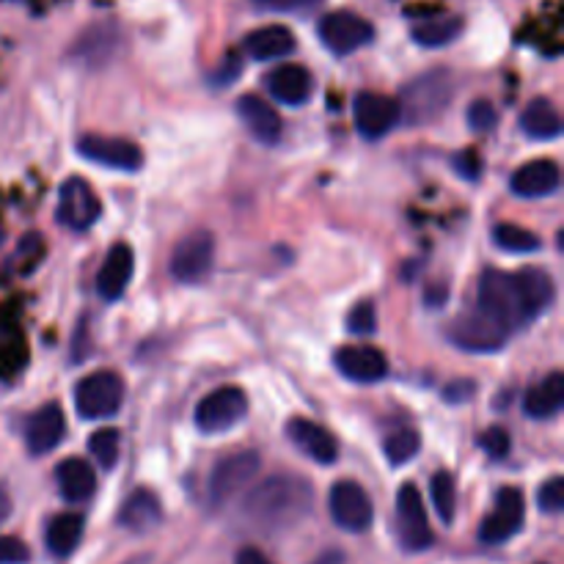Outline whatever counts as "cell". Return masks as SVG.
Segmentation results:
<instances>
[{"instance_id":"obj_40","label":"cell","mask_w":564,"mask_h":564,"mask_svg":"<svg viewBox=\"0 0 564 564\" xmlns=\"http://www.w3.org/2000/svg\"><path fill=\"white\" fill-rule=\"evenodd\" d=\"M474 394H477V386H474L471 380H455V383H449L444 389V400L455 402V405H460V402H468Z\"/></svg>"},{"instance_id":"obj_2","label":"cell","mask_w":564,"mask_h":564,"mask_svg":"<svg viewBox=\"0 0 564 564\" xmlns=\"http://www.w3.org/2000/svg\"><path fill=\"white\" fill-rule=\"evenodd\" d=\"M314 490L297 474H275L259 482L242 501V512L259 529H290L312 512Z\"/></svg>"},{"instance_id":"obj_18","label":"cell","mask_w":564,"mask_h":564,"mask_svg":"<svg viewBox=\"0 0 564 564\" xmlns=\"http://www.w3.org/2000/svg\"><path fill=\"white\" fill-rule=\"evenodd\" d=\"M66 435V419L61 405L47 402L44 408H39L36 413H31L25 422V446L31 455H50L53 449H58V444Z\"/></svg>"},{"instance_id":"obj_3","label":"cell","mask_w":564,"mask_h":564,"mask_svg":"<svg viewBox=\"0 0 564 564\" xmlns=\"http://www.w3.org/2000/svg\"><path fill=\"white\" fill-rule=\"evenodd\" d=\"M124 402V380L110 369L86 375L75 386V408L83 419L97 422V419H110L119 413Z\"/></svg>"},{"instance_id":"obj_15","label":"cell","mask_w":564,"mask_h":564,"mask_svg":"<svg viewBox=\"0 0 564 564\" xmlns=\"http://www.w3.org/2000/svg\"><path fill=\"white\" fill-rule=\"evenodd\" d=\"M375 31L364 17L352 11H330L319 20V39L336 55H350L372 42Z\"/></svg>"},{"instance_id":"obj_8","label":"cell","mask_w":564,"mask_h":564,"mask_svg":"<svg viewBox=\"0 0 564 564\" xmlns=\"http://www.w3.org/2000/svg\"><path fill=\"white\" fill-rule=\"evenodd\" d=\"M397 538H400L402 549L413 551V554L427 551L435 543L422 494L411 482L402 485L400 494H397Z\"/></svg>"},{"instance_id":"obj_42","label":"cell","mask_w":564,"mask_h":564,"mask_svg":"<svg viewBox=\"0 0 564 564\" xmlns=\"http://www.w3.org/2000/svg\"><path fill=\"white\" fill-rule=\"evenodd\" d=\"M235 564H273V562H270L268 556L262 554V551H257V549H242L240 554H237Z\"/></svg>"},{"instance_id":"obj_16","label":"cell","mask_w":564,"mask_h":564,"mask_svg":"<svg viewBox=\"0 0 564 564\" xmlns=\"http://www.w3.org/2000/svg\"><path fill=\"white\" fill-rule=\"evenodd\" d=\"M334 367L352 383H380L389 375V361L378 347L347 345L334 352Z\"/></svg>"},{"instance_id":"obj_9","label":"cell","mask_w":564,"mask_h":564,"mask_svg":"<svg viewBox=\"0 0 564 564\" xmlns=\"http://www.w3.org/2000/svg\"><path fill=\"white\" fill-rule=\"evenodd\" d=\"M262 460H259L257 452H235V455L224 457L218 466L213 468L207 482V494L213 505H226L229 499H235L240 490H246L248 485L257 479Z\"/></svg>"},{"instance_id":"obj_33","label":"cell","mask_w":564,"mask_h":564,"mask_svg":"<svg viewBox=\"0 0 564 564\" xmlns=\"http://www.w3.org/2000/svg\"><path fill=\"white\" fill-rule=\"evenodd\" d=\"M88 452H91V457L102 468H113L116 460H119V452H121L119 430H113V427L97 430V433L88 438Z\"/></svg>"},{"instance_id":"obj_6","label":"cell","mask_w":564,"mask_h":564,"mask_svg":"<svg viewBox=\"0 0 564 564\" xmlns=\"http://www.w3.org/2000/svg\"><path fill=\"white\" fill-rule=\"evenodd\" d=\"M248 413V397L246 391L237 389V386H224V389H215L213 394L204 397L196 405L193 413V422L202 433L218 435L226 430L237 427V424L246 419Z\"/></svg>"},{"instance_id":"obj_20","label":"cell","mask_w":564,"mask_h":564,"mask_svg":"<svg viewBox=\"0 0 564 564\" xmlns=\"http://www.w3.org/2000/svg\"><path fill=\"white\" fill-rule=\"evenodd\" d=\"M132 270H135V253H132V248L127 242H116L97 273L99 297L108 303L119 301L127 292V286H130Z\"/></svg>"},{"instance_id":"obj_44","label":"cell","mask_w":564,"mask_h":564,"mask_svg":"<svg viewBox=\"0 0 564 564\" xmlns=\"http://www.w3.org/2000/svg\"><path fill=\"white\" fill-rule=\"evenodd\" d=\"M3 240H6V231H3V226H0V246H3Z\"/></svg>"},{"instance_id":"obj_5","label":"cell","mask_w":564,"mask_h":564,"mask_svg":"<svg viewBox=\"0 0 564 564\" xmlns=\"http://www.w3.org/2000/svg\"><path fill=\"white\" fill-rule=\"evenodd\" d=\"M215 259V237L209 231L198 229L191 231V235L182 237L174 246L169 259L171 279L180 281V284H202L204 279L213 270Z\"/></svg>"},{"instance_id":"obj_26","label":"cell","mask_w":564,"mask_h":564,"mask_svg":"<svg viewBox=\"0 0 564 564\" xmlns=\"http://www.w3.org/2000/svg\"><path fill=\"white\" fill-rule=\"evenodd\" d=\"M295 33L284 25H264L257 28L246 36L242 47L257 61H279L295 50Z\"/></svg>"},{"instance_id":"obj_28","label":"cell","mask_w":564,"mask_h":564,"mask_svg":"<svg viewBox=\"0 0 564 564\" xmlns=\"http://www.w3.org/2000/svg\"><path fill=\"white\" fill-rule=\"evenodd\" d=\"M83 540V518L75 512H64V516H55L47 523V532H44V543H47L50 554L64 560V556L75 554V549Z\"/></svg>"},{"instance_id":"obj_37","label":"cell","mask_w":564,"mask_h":564,"mask_svg":"<svg viewBox=\"0 0 564 564\" xmlns=\"http://www.w3.org/2000/svg\"><path fill=\"white\" fill-rule=\"evenodd\" d=\"M466 119H468V127H471L474 132H490L496 124H499V113H496L494 102H488V99L471 102Z\"/></svg>"},{"instance_id":"obj_38","label":"cell","mask_w":564,"mask_h":564,"mask_svg":"<svg viewBox=\"0 0 564 564\" xmlns=\"http://www.w3.org/2000/svg\"><path fill=\"white\" fill-rule=\"evenodd\" d=\"M31 549L20 538H0V564H25Z\"/></svg>"},{"instance_id":"obj_31","label":"cell","mask_w":564,"mask_h":564,"mask_svg":"<svg viewBox=\"0 0 564 564\" xmlns=\"http://www.w3.org/2000/svg\"><path fill=\"white\" fill-rule=\"evenodd\" d=\"M494 242L507 253H534L540 251V237L534 231L523 229L518 224H499L494 226Z\"/></svg>"},{"instance_id":"obj_23","label":"cell","mask_w":564,"mask_h":564,"mask_svg":"<svg viewBox=\"0 0 564 564\" xmlns=\"http://www.w3.org/2000/svg\"><path fill=\"white\" fill-rule=\"evenodd\" d=\"M55 482H58L61 496L69 505H83L97 490V474H94L91 463L83 460V457H66L55 468Z\"/></svg>"},{"instance_id":"obj_24","label":"cell","mask_w":564,"mask_h":564,"mask_svg":"<svg viewBox=\"0 0 564 564\" xmlns=\"http://www.w3.org/2000/svg\"><path fill=\"white\" fill-rule=\"evenodd\" d=\"M160 521H163V507H160L158 496L147 488L132 490L119 510L121 527L130 529V532H135V534L152 532Z\"/></svg>"},{"instance_id":"obj_30","label":"cell","mask_w":564,"mask_h":564,"mask_svg":"<svg viewBox=\"0 0 564 564\" xmlns=\"http://www.w3.org/2000/svg\"><path fill=\"white\" fill-rule=\"evenodd\" d=\"M419 449H422V438H419L416 430L411 427L394 430V433L386 435L383 441V455L394 468H402L405 463H411L413 457L419 455Z\"/></svg>"},{"instance_id":"obj_1","label":"cell","mask_w":564,"mask_h":564,"mask_svg":"<svg viewBox=\"0 0 564 564\" xmlns=\"http://www.w3.org/2000/svg\"><path fill=\"white\" fill-rule=\"evenodd\" d=\"M556 301V286L545 270L527 268L521 273L485 270L479 279L477 308L501 325L507 334L523 330Z\"/></svg>"},{"instance_id":"obj_4","label":"cell","mask_w":564,"mask_h":564,"mask_svg":"<svg viewBox=\"0 0 564 564\" xmlns=\"http://www.w3.org/2000/svg\"><path fill=\"white\" fill-rule=\"evenodd\" d=\"M452 99V77L446 72H427L419 80L408 83L405 94H402L400 113L408 116L413 124H424L433 121L446 110Z\"/></svg>"},{"instance_id":"obj_19","label":"cell","mask_w":564,"mask_h":564,"mask_svg":"<svg viewBox=\"0 0 564 564\" xmlns=\"http://www.w3.org/2000/svg\"><path fill=\"white\" fill-rule=\"evenodd\" d=\"M264 88L270 91V97L281 105H290V108H301L308 102L314 91L312 72L301 64H281L273 72H268L264 77Z\"/></svg>"},{"instance_id":"obj_25","label":"cell","mask_w":564,"mask_h":564,"mask_svg":"<svg viewBox=\"0 0 564 564\" xmlns=\"http://www.w3.org/2000/svg\"><path fill=\"white\" fill-rule=\"evenodd\" d=\"M564 408V375L551 372L523 397V413L529 419H554Z\"/></svg>"},{"instance_id":"obj_29","label":"cell","mask_w":564,"mask_h":564,"mask_svg":"<svg viewBox=\"0 0 564 564\" xmlns=\"http://www.w3.org/2000/svg\"><path fill=\"white\" fill-rule=\"evenodd\" d=\"M463 31V22L457 17H435V20H424L413 28V39L422 47H446L455 42Z\"/></svg>"},{"instance_id":"obj_13","label":"cell","mask_w":564,"mask_h":564,"mask_svg":"<svg viewBox=\"0 0 564 564\" xmlns=\"http://www.w3.org/2000/svg\"><path fill=\"white\" fill-rule=\"evenodd\" d=\"M527 518V499L518 488H501L496 494V507L479 527V540L485 545H501L516 538Z\"/></svg>"},{"instance_id":"obj_41","label":"cell","mask_w":564,"mask_h":564,"mask_svg":"<svg viewBox=\"0 0 564 564\" xmlns=\"http://www.w3.org/2000/svg\"><path fill=\"white\" fill-rule=\"evenodd\" d=\"M253 3L273 11H297V9H312V6H317L319 0H253Z\"/></svg>"},{"instance_id":"obj_22","label":"cell","mask_w":564,"mask_h":564,"mask_svg":"<svg viewBox=\"0 0 564 564\" xmlns=\"http://www.w3.org/2000/svg\"><path fill=\"white\" fill-rule=\"evenodd\" d=\"M562 171L554 160H532L512 174L510 187L521 198H545L560 191Z\"/></svg>"},{"instance_id":"obj_14","label":"cell","mask_w":564,"mask_h":564,"mask_svg":"<svg viewBox=\"0 0 564 564\" xmlns=\"http://www.w3.org/2000/svg\"><path fill=\"white\" fill-rule=\"evenodd\" d=\"M352 119H356V130L367 141H378V138L389 135L397 121L402 119L400 102L394 97H386V94L361 91L352 99Z\"/></svg>"},{"instance_id":"obj_10","label":"cell","mask_w":564,"mask_h":564,"mask_svg":"<svg viewBox=\"0 0 564 564\" xmlns=\"http://www.w3.org/2000/svg\"><path fill=\"white\" fill-rule=\"evenodd\" d=\"M330 518H334L336 527L352 534H361L372 527V499H369V494L356 479H339L330 488Z\"/></svg>"},{"instance_id":"obj_32","label":"cell","mask_w":564,"mask_h":564,"mask_svg":"<svg viewBox=\"0 0 564 564\" xmlns=\"http://www.w3.org/2000/svg\"><path fill=\"white\" fill-rule=\"evenodd\" d=\"M430 499H433L435 512L444 523H452L457 516V485L449 471H438L430 479Z\"/></svg>"},{"instance_id":"obj_39","label":"cell","mask_w":564,"mask_h":564,"mask_svg":"<svg viewBox=\"0 0 564 564\" xmlns=\"http://www.w3.org/2000/svg\"><path fill=\"white\" fill-rule=\"evenodd\" d=\"M452 165L457 169V174L466 176V180H479V174H482V160H479L477 152H471V149H466V152L457 154L455 160H452Z\"/></svg>"},{"instance_id":"obj_36","label":"cell","mask_w":564,"mask_h":564,"mask_svg":"<svg viewBox=\"0 0 564 564\" xmlns=\"http://www.w3.org/2000/svg\"><path fill=\"white\" fill-rule=\"evenodd\" d=\"M479 449L494 460H505L510 455V433L505 427H488L479 435Z\"/></svg>"},{"instance_id":"obj_12","label":"cell","mask_w":564,"mask_h":564,"mask_svg":"<svg viewBox=\"0 0 564 564\" xmlns=\"http://www.w3.org/2000/svg\"><path fill=\"white\" fill-rule=\"evenodd\" d=\"M77 154L91 163L105 165V169L124 171V174H135L143 169V152L127 138H110V135H86L77 138Z\"/></svg>"},{"instance_id":"obj_17","label":"cell","mask_w":564,"mask_h":564,"mask_svg":"<svg viewBox=\"0 0 564 564\" xmlns=\"http://www.w3.org/2000/svg\"><path fill=\"white\" fill-rule=\"evenodd\" d=\"M286 435L297 452L312 457L319 466H334L339 460V444H336L334 433H328L323 424L312 422V419L295 416L286 424Z\"/></svg>"},{"instance_id":"obj_21","label":"cell","mask_w":564,"mask_h":564,"mask_svg":"<svg viewBox=\"0 0 564 564\" xmlns=\"http://www.w3.org/2000/svg\"><path fill=\"white\" fill-rule=\"evenodd\" d=\"M237 116L251 132L253 141L264 143V147H275L281 141V116L257 94H242L237 99Z\"/></svg>"},{"instance_id":"obj_43","label":"cell","mask_w":564,"mask_h":564,"mask_svg":"<svg viewBox=\"0 0 564 564\" xmlns=\"http://www.w3.org/2000/svg\"><path fill=\"white\" fill-rule=\"evenodd\" d=\"M11 516V499L3 488H0V523Z\"/></svg>"},{"instance_id":"obj_27","label":"cell","mask_w":564,"mask_h":564,"mask_svg":"<svg viewBox=\"0 0 564 564\" xmlns=\"http://www.w3.org/2000/svg\"><path fill=\"white\" fill-rule=\"evenodd\" d=\"M521 130L532 141H556L562 135V116L549 99H532L521 113Z\"/></svg>"},{"instance_id":"obj_34","label":"cell","mask_w":564,"mask_h":564,"mask_svg":"<svg viewBox=\"0 0 564 564\" xmlns=\"http://www.w3.org/2000/svg\"><path fill=\"white\" fill-rule=\"evenodd\" d=\"M347 330L356 336H369L378 330V312L369 301H361L352 306V312L347 314Z\"/></svg>"},{"instance_id":"obj_11","label":"cell","mask_w":564,"mask_h":564,"mask_svg":"<svg viewBox=\"0 0 564 564\" xmlns=\"http://www.w3.org/2000/svg\"><path fill=\"white\" fill-rule=\"evenodd\" d=\"M99 215H102V204L91 185L80 176H69L58 191V209H55L58 224L72 231H86L97 224Z\"/></svg>"},{"instance_id":"obj_7","label":"cell","mask_w":564,"mask_h":564,"mask_svg":"<svg viewBox=\"0 0 564 564\" xmlns=\"http://www.w3.org/2000/svg\"><path fill=\"white\" fill-rule=\"evenodd\" d=\"M446 336H449L452 345H457L466 352H499L501 347L510 341V334H507L496 319H490L488 314L479 312L477 306L463 312L460 317L449 325Z\"/></svg>"},{"instance_id":"obj_35","label":"cell","mask_w":564,"mask_h":564,"mask_svg":"<svg viewBox=\"0 0 564 564\" xmlns=\"http://www.w3.org/2000/svg\"><path fill=\"white\" fill-rule=\"evenodd\" d=\"M538 505L545 516H560L564 510V479L560 474L543 482V488L538 490Z\"/></svg>"}]
</instances>
